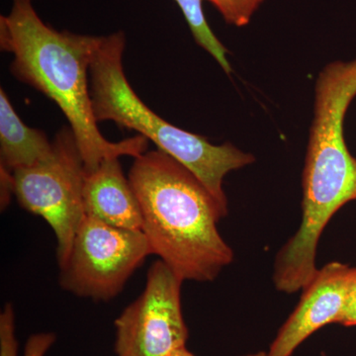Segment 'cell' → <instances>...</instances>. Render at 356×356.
<instances>
[{"mask_svg":"<svg viewBox=\"0 0 356 356\" xmlns=\"http://www.w3.org/2000/svg\"><path fill=\"white\" fill-rule=\"evenodd\" d=\"M33 0H13L0 16V48L13 54L10 72L57 103L69 120L86 173L104 159L145 154L149 140L138 135L109 142L98 129L89 90V67L102 36L58 31L40 18Z\"/></svg>","mask_w":356,"mask_h":356,"instance_id":"1","label":"cell"},{"mask_svg":"<svg viewBox=\"0 0 356 356\" xmlns=\"http://www.w3.org/2000/svg\"><path fill=\"white\" fill-rule=\"evenodd\" d=\"M128 178L153 254L184 281L216 280L234 259L218 229L228 210L191 170L161 149L136 158Z\"/></svg>","mask_w":356,"mask_h":356,"instance_id":"2","label":"cell"},{"mask_svg":"<svg viewBox=\"0 0 356 356\" xmlns=\"http://www.w3.org/2000/svg\"><path fill=\"white\" fill-rule=\"evenodd\" d=\"M125 33L102 36L89 67V90L95 120L113 121L137 131L191 170L224 209L228 199L222 189L229 172L252 165L254 154L231 143L213 145L202 136L168 123L149 108L128 83L123 67Z\"/></svg>","mask_w":356,"mask_h":356,"instance_id":"3","label":"cell"},{"mask_svg":"<svg viewBox=\"0 0 356 356\" xmlns=\"http://www.w3.org/2000/svg\"><path fill=\"white\" fill-rule=\"evenodd\" d=\"M356 97V58L318 72L303 170L301 228L320 235L346 204L356 201V158L346 146L343 122Z\"/></svg>","mask_w":356,"mask_h":356,"instance_id":"4","label":"cell"},{"mask_svg":"<svg viewBox=\"0 0 356 356\" xmlns=\"http://www.w3.org/2000/svg\"><path fill=\"white\" fill-rule=\"evenodd\" d=\"M53 147V154L46 161L14 170V195L23 209L43 218L53 229L57 238L58 264L62 267L86 216V168L70 127L57 134Z\"/></svg>","mask_w":356,"mask_h":356,"instance_id":"5","label":"cell"},{"mask_svg":"<svg viewBox=\"0 0 356 356\" xmlns=\"http://www.w3.org/2000/svg\"><path fill=\"white\" fill-rule=\"evenodd\" d=\"M142 231L117 228L84 216L69 259L60 267V285L81 298L108 302L120 294L149 255Z\"/></svg>","mask_w":356,"mask_h":356,"instance_id":"6","label":"cell"},{"mask_svg":"<svg viewBox=\"0 0 356 356\" xmlns=\"http://www.w3.org/2000/svg\"><path fill=\"white\" fill-rule=\"evenodd\" d=\"M184 282L161 259L149 266L144 290L115 320L117 356H170L186 346Z\"/></svg>","mask_w":356,"mask_h":356,"instance_id":"7","label":"cell"},{"mask_svg":"<svg viewBox=\"0 0 356 356\" xmlns=\"http://www.w3.org/2000/svg\"><path fill=\"white\" fill-rule=\"evenodd\" d=\"M356 267L332 261L318 269L302 290L298 305L281 325L267 350L268 356H292L312 334L337 324L346 306Z\"/></svg>","mask_w":356,"mask_h":356,"instance_id":"8","label":"cell"},{"mask_svg":"<svg viewBox=\"0 0 356 356\" xmlns=\"http://www.w3.org/2000/svg\"><path fill=\"white\" fill-rule=\"evenodd\" d=\"M83 208L86 216L110 226L142 231L139 201L118 158L104 159L95 170L86 173Z\"/></svg>","mask_w":356,"mask_h":356,"instance_id":"9","label":"cell"},{"mask_svg":"<svg viewBox=\"0 0 356 356\" xmlns=\"http://www.w3.org/2000/svg\"><path fill=\"white\" fill-rule=\"evenodd\" d=\"M53 149L46 134L23 123L0 89V166L13 172L30 168L50 158Z\"/></svg>","mask_w":356,"mask_h":356,"instance_id":"10","label":"cell"},{"mask_svg":"<svg viewBox=\"0 0 356 356\" xmlns=\"http://www.w3.org/2000/svg\"><path fill=\"white\" fill-rule=\"evenodd\" d=\"M175 1L184 14L196 43L217 60L218 64L221 65L226 74H231L233 70L227 58L228 50L217 38L216 35L213 33L208 24L203 13L202 0H175Z\"/></svg>","mask_w":356,"mask_h":356,"instance_id":"11","label":"cell"},{"mask_svg":"<svg viewBox=\"0 0 356 356\" xmlns=\"http://www.w3.org/2000/svg\"><path fill=\"white\" fill-rule=\"evenodd\" d=\"M56 341L57 336L54 332L31 334L26 341L23 356H44ZM0 356H18L15 313L10 303H7L0 314Z\"/></svg>","mask_w":356,"mask_h":356,"instance_id":"12","label":"cell"},{"mask_svg":"<svg viewBox=\"0 0 356 356\" xmlns=\"http://www.w3.org/2000/svg\"><path fill=\"white\" fill-rule=\"evenodd\" d=\"M216 8L228 24L243 27L252 20V16L264 0H207Z\"/></svg>","mask_w":356,"mask_h":356,"instance_id":"13","label":"cell"},{"mask_svg":"<svg viewBox=\"0 0 356 356\" xmlns=\"http://www.w3.org/2000/svg\"><path fill=\"white\" fill-rule=\"evenodd\" d=\"M337 324L343 327H355L356 325V278L351 284L346 306Z\"/></svg>","mask_w":356,"mask_h":356,"instance_id":"14","label":"cell"},{"mask_svg":"<svg viewBox=\"0 0 356 356\" xmlns=\"http://www.w3.org/2000/svg\"><path fill=\"white\" fill-rule=\"evenodd\" d=\"M170 356H195V355H194L193 353H191V351H189L188 348H187V346H185V348H180V350L175 351V353H173L172 355H170Z\"/></svg>","mask_w":356,"mask_h":356,"instance_id":"15","label":"cell"},{"mask_svg":"<svg viewBox=\"0 0 356 356\" xmlns=\"http://www.w3.org/2000/svg\"><path fill=\"white\" fill-rule=\"evenodd\" d=\"M242 356H268V355H267V351H259V353H250V355H242Z\"/></svg>","mask_w":356,"mask_h":356,"instance_id":"16","label":"cell"}]
</instances>
